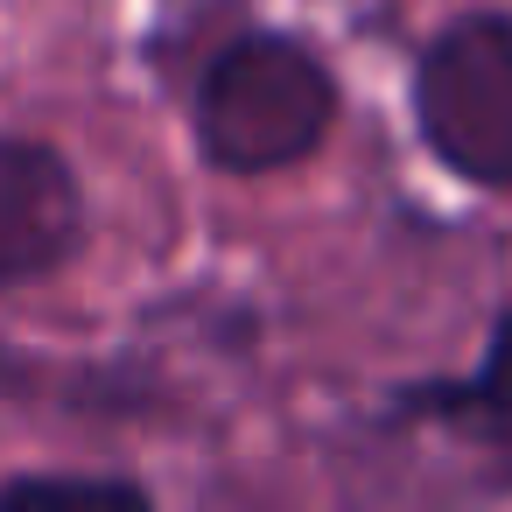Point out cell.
Returning <instances> with one entry per match:
<instances>
[{"label": "cell", "instance_id": "cell-3", "mask_svg": "<svg viewBox=\"0 0 512 512\" xmlns=\"http://www.w3.org/2000/svg\"><path fill=\"white\" fill-rule=\"evenodd\" d=\"M85 246V190L50 141H0V288L57 274Z\"/></svg>", "mask_w": 512, "mask_h": 512}, {"label": "cell", "instance_id": "cell-4", "mask_svg": "<svg viewBox=\"0 0 512 512\" xmlns=\"http://www.w3.org/2000/svg\"><path fill=\"white\" fill-rule=\"evenodd\" d=\"M442 414L463 421V428H477V442L491 449V463L512 477V316L498 323V344H491L484 372L470 386H449Z\"/></svg>", "mask_w": 512, "mask_h": 512}, {"label": "cell", "instance_id": "cell-5", "mask_svg": "<svg viewBox=\"0 0 512 512\" xmlns=\"http://www.w3.org/2000/svg\"><path fill=\"white\" fill-rule=\"evenodd\" d=\"M0 505H148V491L141 484H127V477H8L0 484Z\"/></svg>", "mask_w": 512, "mask_h": 512}, {"label": "cell", "instance_id": "cell-1", "mask_svg": "<svg viewBox=\"0 0 512 512\" xmlns=\"http://www.w3.org/2000/svg\"><path fill=\"white\" fill-rule=\"evenodd\" d=\"M190 113L197 148L218 176H281L330 141L337 78L309 43L281 29H246L204 64Z\"/></svg>", "mask_w": 512, "mask_h": 512}, {"label": "cell", "instance_id": "cell-2", "mask_svg": "<svg viewBox=\"0 0 512 512\" xmlns=\"http://www.w3.org/2000/svg\"><path fill=\"white\" fill-rule=\"evenodd\" d=\"M428 155L470 190H512V15H456L414 64Z\"/></svg>", "mask_w": 512, "mask_h": 512}]
</instances>
